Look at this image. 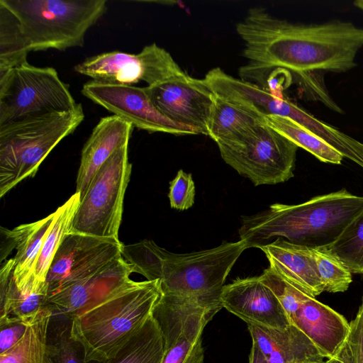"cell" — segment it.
I'll return each mask as SVG.
<instances>
[{
	"label": "cell",
	"instance_id": "obj_14",
	"mask_svg": "<svg viewBox=\"0 0 363 363\" xmlns=\"http://www.w3.org/2000/svg\"><path fill=\"white\" fill-rule=\"evenodd\" d=\"M145 88L163 116L207 135L215 94L203 78H194L184 71Z\"/></svg>",
	"mask_w": 363,
	"mask_h": 363
},
{
	"label": "cell",
	"instance_id": "obj_3",
	"mask_svg": "<svg viewBox=\"0 0 363 363\" xmlns=\"http://www.w3.org/2000/svg\"><path fill=\"white\" fill-rule=\"evenodd\" d=\"M362 211L363 196L345 189L300 204L274 203L242 218L240 240L247 248H259L277 238L309 247L327 246Z\"/></svg>",
	"mask_w": 363,
	"mask_h": 363
},
{
	"label": "cell",
	"instance_id": "obj_30",
	"mask_svg": "<svg viewBox=\"0 0 363 363\" xmlns=\"http://www.w3.org/2000/svg\"><path fill=\"white\" fill-rule=\"evenodd\" d=\"M318 275L324 291L343 292L352 281L348 267L327 246L312 247Z\"/></svg>",
	"mask_w": 363,
	"mask_h": 363
},
{
	"label": "cell",
	"instance_id": "obj_18",
	"mask_svg": "<svg viewBox=\"0 0 363 363\" xmlns=\"http://www.w3.org/2000/svg\"><path fill=\"white\" fill-rule=\"evenodd\" d=\"M133 129L130 123L113 114L99 120L82 150L75 191L80 199L99 169L118 147L128 144Z\"/></svg>",
	"mask_w": 363,
	"mask_h": 363
},
{
	"label": "cell",
	"instance_id": "obj_32",
	"mask_svg": "<svg viewBox=\"0 0 363 363\" xmlns=\"http://www.w3.org/2000/svg\"><path fill=\"white\" fill-rule=\"evenodd\" d=\"M259 277L262 282L274 293L291 324L296 311L310 296L288 281L269 266Z\"/></svg>",
	"mask_w": 363,
	"mask_h": 363
},
{
	"label": "cell",
	"instance_id": "obj_35",
	"mask_svg": "<svg viewBox=\"0 0 363 363\" xmlns=\"http://www.w3.org/2000/svg\"><path fill=\"white\" fill-rule=\"evenodd\" d=\"M350 325V330L347 340L354 363H363V296L356 317Z\"/></svg>",
	"mask_w": 363,
	"mask_h": 363
},
{
	"label": "cell",
	"instance_id": "obj_1",
	"mask_svg": "<svg viewBox=\"0 0 363 363\" xmlns=\"http://www.w3.org/2000/svg\"><path fill=\"white\" fill-rule=\"evenodd\" d=\"M235 29L244 43L242 55L248 62L239 69L240 79L264 87L273 72L286 70L304 99L343 113L331 97L325 76L357 66L356 56L363 48V28L340 20L292 23L255 6Z\"/></svg>",
	"mask_w": 363,
	"mask_h": 363
},
{
	"label": "cell",
	"instance_id": "obj_25",
	"mask_svg": "<svg viewBox=\"0 0 363 363\" xmlns=\"http://www.w3.org/2000/svg\"><path fill=\"white\" fill-rule=\"evenodd\" d=\"M79 203L80 195L75 192L55 211L54 220L44 238L35 268L33 286L35 290L46 284L49 268L64 238L71 232Z\"/></svg>",
	"mask_w": 363,
	"mask_h": 363
},
{
	"label": "cell",
	"instance_id": "obj_34",
	"mask_svg": "<svg viewBox=\"0 0 363 363\" xmlns=\"http://www.w3.org/2000/svg\"><path fill=\"white\" fill-rule=\"evenodd\" d=\"M29 321L13 315L0 316V354L9 350L21 340L26 331Z\"/></svg>",
	"mask_w": 363,
	"mask_h": 363
},
{
	"label": "cell",
	"instance_id": "obj_19",
	"mask_svg": "<svg viewBox=\"0 0 363 363\" xmlns=\"http://www.w3.org/2000/svg\"><path fill=\"white\" fill-rule=\"evenodd\" d=\"M291 324L300 329L327 359L338 353L350 330L343 315L311 296L296 311Z\"/></svg>",
	"mask_w": 363,
	"mask_h": 363
},
{
	"label": "cell",
	"instance_id": "obj_29",
	"mask_svg": "<svg viewBox=\"0 0 363 363\" xmlns=\"http://www.w3.org/2000/svg\"><path fill=\"white\" fill-rule=\"evenodd\" d=\"M327 247L348 267L352 273L363 274V211Z\"/></svg>",
	"mask_w": 363,
	"mask_h": 363
},
{
	"label": "cell",
	"instance_id": "obj_27",
	"mask_svg": "<svg viewBox=\"0 0 363 363\" xmlns=\"http://www.w3.org/2000/svg\"><path fill=\"white\" fill-rule=\"evenodd\" d=\"M264 123L281 133L298 147H301L325 163L341 164L344 158L324 140L292 119L280 116L264 117Z\"/></svg>",
	"mask_w": 363,
	"mask_h": 363
},
{
	"label": "cell",
	"instance_id": "obj_20",
	"mask_svg": "<svg viewBox=\"0 0 363 363\" xmlns=\"http://www.w3.org/2000/svg\"><path fill=\"white\" fill-rule=\"evenodd\" d=\"M252 340L268 363H324L322 355L313 342L296 325L272 328L247 325Z\"/></svg>",
	"mask_w": 363,
	"mask_h": 363
},
{
	"label": "cell",
	"instance_id": "obj_23",
	"mask_svg": "<svg viewBox=\"0 0 363 363\" xmlns=\"http://www.w3.org/2000/svg\"><path fill=\"white\" fill-rule=\"evenodd\" d=\"M214 94L207 136L216 144L230 140L251 127L264 122V116L254 110Z\"/></svg>",
	"mask_w": 363,
	"mask_h": 363
},
{
	"label": "cell",
	"instance_id": "obj_13",
	"mask_svg": "<svg viewBox=\"0 0 363 363\" xmlns=\"http://www.w3.org/2000/svg\"><path fill=\"white\" fill-rule=\"evenodd\" d=\"M82 94L133 128L175 135L199 134L197 130L163 116L152 103L145 87L91 80L83 85Z\"/></svg>",
	"mask_w": 363,
	"mask_h": 363
},
{
	"label": "cell",
	"instance_id": "obj_16",
	"mask_svg": "<svg viewBox=\"0 0 363 363\" xmlns=\"http://www.w3.org/2000/svg\"><path fill=\"white\" fill-rule=\"evenodd\" d=\"M133 272L120 256L94 275L50 294L48 306L52 313L70 317L130 281Z\"/></svg>",
	"mask_w": 363,
	"mask_h": 363
},
{
	"label": "cell",
	"instance_id": "obj_39",
	"mask_svg": "<svg viewBox=\"0 0 363 363\" xmlns=\"http://www.w3.org/2000/svg\"><path fill=\"white\" fill-rule=\"evenodd\" d=\"M312 363H317V362H312Z\"/></svg>",
	"mask_w": 363,
	"mask_h": 363
},
{
	"label": "cell",
	"instance_id": "obj_11",
	"mask_svg": "<svg viewBox=\"0 0 363 363\" xmlns=\"http://www.w3.org/2000/svg\"><path fill=\"white\" fill-rule=\"evenodd\" d=\"M152 316L164 340L162 363H203L202 333L214 315L194 303L161 295Z\"/></svg>",
	"mask_w": 363,
	"mask_h": 363
},
{
	"label": "cell",
	"instance_id": "obj_6",
	"mask_svg": "<svg viewBox=\"0 0 363 363\" xmlns=\"http://www.w3.org/2000/svg\"><path fill=\"white\" fill-rule=\"evenodd\" d=\"M84 119L74 111L29 116L0 125V197L35 175L41 163Z\"/></svg>",
	"mask_w": 363,
	"mask_h": 363
},
{
	"label": "cell",
	"instance_id": "obj_7",
	"mask_svg": "<svg viewBox=\"0 0 363 363\" xmlns=\"http://www.w3.org/2000/svg\"><path fill=\"white\" fill-rule=\"evenodd\" d=\"M79 104L53 67L25 62L0 72V125L29 116L69 112Z\"/></svg>",
	"mask_w": 363,
	"mask_h": 363
},
{
	"label": "cell",
	"instance_id": "obj_38",
	"mask_svg": "<svg viewBox=\"0 0 363 363\" xmlns=\"http://www.w3.org/2000/svg\"><path fill=\"white\" fill-rule=\"evenodd\" d=\"M353 4L363 12V0H356L353 2Z\"/></svg>",
	"mask_w": 363,
	"mask_h": 363
},
{
	"label": "cell",
	"instance_id": "obj_15",
	"mask_svg": "<svg viewBox=\"0 0 363 363\" xmlns=\"http://www.w3.org/2000/svg\"><path fill=\"white\" fill-rule=\"evenodd\" d=\"M221 303L247 325L284 328L291 324L279 299L259 276L237 279L225 285Z\"/></svg>",
	"mask_w": 363,
	"mask_h": 363
},
{
	"label": "cell",
	"instance_id": "obj_4",
	"mask_svg": "<svg viewBox=\"0 0 363 363\" xmlns=\"http://www.w3.org/2000/svg\"><path fill=\"white\" fill-rule=\"evenodd\" d=\"M161 295L159 279H130L69 317L71 337L82 346L84 361L115 357L152 315Z\"/></svg>",
	"mask_w": 363,
	"mask_h": 363
},
{
	"label": "cell",
	"instance_id": "obj_17",
	"mask_svg": "<svg viewBox=\"0 0 363 363\" xmlns=\"http://www.w3.org/2000/svg\"><path fill=\"white\" fill-rule=\"evenodd\" d=\"M55 212L36 222L21 225L13 230L1 228V262L13 249V279L21 293L35 291L34 272L44 238L54 220ZM38 290V289H37Z\"/></svg>",
	"mask_w": 363,
	"mask_h": 363
},
{
	"label": "cell",
	"instance_id": "obj_37",
	"mask_svg": "<svg viewBox=\"0 0 363 363\" xmlns=\"http://www.w3.org/2000/svg\"><path fill=\"white\" fill-rule=\"evenodd\" d=\"M249 363H268L257 345L253 341L249 355Z\"/></svg>",
	"mask_w": 363,
	"mask_h": 363
},
{
	"label": "cell",
	"instance_id": "obj_26",
	"mask_svg": "<svg viewBox=\"0 0 363 363\" xmlns=\"http://www.w3.org/2000/svg\"><path fill=\"white\" fill-rule=\"evenodd\" d=\"M164 354L162 334L152 315L141 330L115 357L89 363H162Z\"/></svg>",
	"mask_w": 363,
	"mask_h": 363
},
{
	"label": "cell",
	"instance_id": "obj_22",
	"mask_svg": "<svg viewBox=\"0 0 363 363\" xmlns=\"http://www.w3.org/2000/svg\"><path fill=\"white\" fill-rule=\"evenodd\" d=\"M14 259L1 262L0 316L13 315L29 321L48 306L47 283L38 290L21 293L13 279Z\"/></svg>",
	"mask_w": 363,
	"mask_h": 363
},
{
	"label": "cell",
	"instance_id": "obj_9",
	"mask_svg": "<svg viewBox=\"0 0 363 363\" xmlns=\"http://www.w3.org/2000/svg\"><path fill=\"white\" fill-rule=\"evenodd\" d=\"M128 144L118 147L99 169L74 215L70 233L118 238L123 200L132 170Z\"/></svg>",
	"mask_w": 363,
	"mask_h": 363
},
{
	"label": "cell",
	"instance_id": "obj_36",
	"mask_svg": "<svg viewBox=\"0 0 363 363\" xmlns=\"http://www.w3.org/2000/svg\"><path fill=\"white\" fill-rule=\"evenodd\" d=\"M324 363H354L352 354L347 340L335 357L327 359Z\"/></svg>",
	"mask_w": 363,
	"mask_h": 363
},
{
	"label": "cell",
	"instance_id": "obj_5",
	"mask_svg": "<svg viewBox=\"0 0 363 363\" xmlns=\"http://www.w3.org/2000/svg\"><path fill=\"white\" fill-rule=\"evenodd\" d=\"M13 16L27 50L81 47L106 12V0H0Z\"/></svg>",
	"mask_w": 363,
	"mask_h": 363
},
{
	"label": "cell",
	"instance_id": "obj_10",
	"mask_svg": "<svg viewBox=\"0 0 363 363\" xmlns=\"http://www.w3.org/2000/svg\"><path fill=\"white\" fill-rule=\"evenodd\" d=\"M91 80L133 85L140 81L153 85L184 70L170 53L156 43L145 45L137 54L111 51L90 57L74 67Z\"/></svg>",
	"mask_w": 363,
	"mask_h": 363
},
{
	"label": "cell",
	"instance_id": "obj_31",
	"mask_svg": "<svg viewBox=\"0 0 363 363\" xmlns=\"http://www.w3.org/2000/svg\"><path fill=\"white\" fill-rule=\"evenodd\" d=\"M28 54L13 16L0 4V72L27 62Z\"/></svg>",
	"mask_w": 363,
	"mask_h": 363
},
{
	"label": "cell",
	"instance_id": "obj_24",
	"mask_svg": "<svg viewBox=\"0 0 363 363\" xmlns=\"http://www.w3.org/2000/svg\"><path fill=\"white\" fill-rule=\"evenodd\" d=\"M52 315V311L48 306L30 319L21 340L0 354V363H53L48 350Z\"/></svg>",
	"mask_w": 363,
	"mask_h": 363
},
{
	"label": "cell",
	"instance_id": "obj_28",
	"mask_svg": "<svg viewBox=\"0 0 363 363\" xmlns=\"http://www.w3.org/2000/svg\"><path fill=\"white\" fill-rule=\"evenodd\" d=\"M71 320L52 313L48 331V350L53 363H86L82 346L70 334Z\"/></svg>",
	"mask_w": 363,
	"mask_h": 363
},
{
	"label": "cell",
	"instance_id": "obj_12",
	"mask_svg": "<svg viewBox=\"0 0 363 363\" xmlns=\"http://www.w3.org/2000/svg\"><path fill=\"white\" fill-rule=\"evenodd\" d=\"M119 239L69 233L64 238L49 268V296L82 281L122 256Z\"/></svg>",
	"mask_w": 363,
	"mask_h": 363
},
{
	"label": "cell",
	"instance_id": "obj_21",
	"mask_svg": "<svg viewBox=\"0 0 363 363\" xmlns=\"http://www.w3.org/2000/svg\"><path fill=\"white\" fill-rule=\"evenodd\" d=\"M259 248L264 252L269 267L304 293L315 298L324 291L312 247L277 238Z\"/></svg>",
	"mask_w": 363,
	"mask_h": 363
},
{
	"label": "cell",
	"instance_id": "obj_8",
	"mask_svg": "<svg viewBox=\"0 0 363 363\" xmlns=\"http://www.w3.org/2000/svg\"><path fill=\"white\" fill-rule=\"evenodd\" d=\"M217 145L224 162L255 186L294 177L298 147L264 122Z\"/></svg>",
	"mask_w": 363,
	"mask_h": 363
},
{
	"label": "cell",
	"instance_id": "obj_2",
	"mask_svg": "<svg viewBox=\"0 0 363 363\" xmlns=\"http://www.w3.org/2000/svg\"><path fill=\"white\" fill-rule=\"evenodd\" d=\"M246 249V243L240 240L179 254L144 240L123 245L122 256L134 272L149 281L159 279L162 295L194 303L215 315L223 308L226 277Z\"/></svg>",
	"mask_w": 363,
	"mask_h": 363
},
{
	"label": "cell",
	"instance_id": "obj_33",
	"mask_svg": "<svg viewBox=\"0 0 363 363\" xmlns=\"http://www.w3.org/2000/svg\"><path fill=\"white\" fill-rule=\"evenodd\" d=\"M195 184L191 174L178 171L169 184L168 197L172 208L184 211L191 208L195 199Z\"/></svg>",
	"mask_w": 363,
	"mask_h": 363
}]
</instances>
